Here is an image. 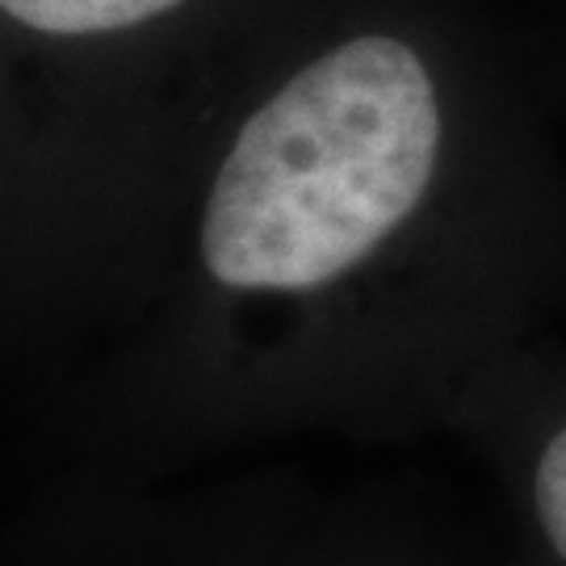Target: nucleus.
Returning <instances> with one entry per match:
<instances>
[{"mask_svg":"<svg viewBox=\"0 0 566 566\" xmlns=\"http://www.w3.org/2000/svg\"><path fill=\"white\" fill-rule=\"evenodd\" d=\"M189 0H0L4 18L51 42H97L143 30Z\"/></svg>","mask_w":566,"mask_h":566,"instance_id":"2","label":"nucleus"},{"mask_svg":"<svg viewBox=\"0 0 566 566\" xmlns=\"http://www.w3.org/2000/svg\"><path fill=\"white\" fill-rule=\"evenodd\" d=\"M525 181L474 177L420 46L298 63L181 181L135 273L130 420L219 437L465 395L533 264Z\"/></svg>","mask_w":566,"mask_h":566,"instance_id":"1","label":"nucleus"}]
</instances>
